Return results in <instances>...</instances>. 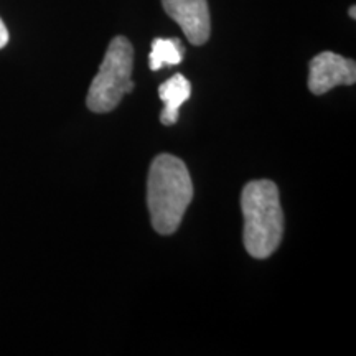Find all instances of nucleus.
I'll return each instance as SVG.
<instances>
[{
	"label": "nucleus",
	"mask_w": 356,
	"mask_h": 356,
	"mask_svg": "<svg viewBox=\"0 0 356 356\" xmlns=\"http://www.w3.org/2000/svg\"><path fill=\"white\" fill-rule=\"evenodd\" d=\"M191 200L193 184L185 163L173 155H159L147 181V204L155 231L163 236L175 233Z\"/></svg>",
	"instance_id": "f257e3e1"
},
{
	"label": "nucleus",
	"mask_w": 356,
	"mask_h": 356,
	"mask_svg": "<svg viewBox=\"0 0 356 356\" xmlns=\"http://www.w3.org/2000/svg\"><path fill=\"white\" fill-rule=\"evenodd\" d=\"M244 246L256 259H266L279 248L284 234V213L277 185L270 180H254L243 188Z\"/></svg>",
	"instance_id": "f03ea898"
},
{
	"label": "nucleus",
	"mask_w": 356,
	"mask_h": 356,
	"mask_svg": "<svg viewBox=\"0 0 356 356\" xmlns=\"http://www.w3.org/2000/svg\"><path fill=\"white\" fill-rule=\"evenodd\" d=\"M134 68V48L126 37L111 40L104 60L89 88L86 104L92 113H111L129 92H132L131 79Z\"/></svg>",
	"instance_id": "7ed1b4c3"
},
{
	"label": "nucleus",
	"mask_w": 356,
	"mask_h": 356,
	"mask_svg": "<svg viewBox=\"0 0 356 356\" xmlns=\"http://www.w3.org/2000/svg\"><path fill=\"white\" fill-rule=\"evenodd\" d=\"M309 89L314 95H325L338 84H355L356 63L337 53L323 51L310 61Z\"/></svg>",
	"instance_id": "20e7f679"
},
{
	"label": "nucleus",
	"mask_w": 356,
	"mask_h": 356,
	"mask_svg": "<svg viewBox=\"0 0 356 356\" xmlns=\"http://www.w3.org/2000/svg\"><path fill=\"white\" fill-rule=\"evenodd\" d=\"M163 10L184 30L191 44H204L211 33L210 8L207 0H162Z\"/></svg>",
	"instance_id": "39448f33"
},
{
	"label": "nucleus",
	"mask_w": 356,
	"mask_h": 356,
	"mask_svg": "<svg viewBox=\"0 0 356 356\" xmlns=\"http://www.w3.org/2000/svg\"><path fill=\"white\" fill-rule=\"evenodd\" d=\"M190 95L191 84L184 74H175V76H172L159 88V96L163 102L160 122L163 126H173L178 121V115H180L178 111L188 101Z\"/></svg>",
	"instance_id": "423d86ee"
},
{
	"label": "nucleus",
	"mask_w": 356,
	"mask_h": 356,
	"mask_svg": "<svg viewBox=\"0 0 356 356\" xmlns=\"http://www.w3.org/2000/svg\"><path fill=\"white\" fill-rule=\"evenodd\" d=\"M184 53V44L178 38H155L149 55L150 70L159 71L162 66L180 65Z\"/></svg>",
	"instance_id": "0eeeda50"
},
{
	"label": "nucleus",
	"mask_w": 356,
	"mask_h": 356,
	"mask_svg": "<svg viewBox=\"0 0 356 356\" xmlns=\"http://www.w3.org/2000/svg\"><path fill=\"white\" fill-rule=\"evenodd\" d=\"M7 43H8V30L6 24H3V20L0 19V50H2Z\"/></svg>",
	"instance_id": "6e6552de"
},
{
	"label": "nucleus",
	"mask_w": 356,
	"mask_h": 356,
	"mask_svg": "<svg viewBox=\"0 0 356 356\" xmlns=\"http://www.w3.org/2000/svg\"><path fill=\"white\" fill-rule=\"evenodd\" d=\"M348 13H350V15H351V19H356V8H355V6L350 8Z\"/></svg>",
	"instance_id": "1a4fd4ad"
}]
</instances>
